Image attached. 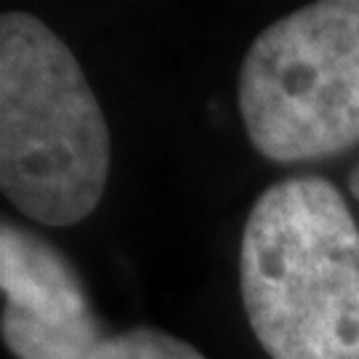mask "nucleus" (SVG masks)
Listing matches in <instances>:
<instances>
[{
	"instance_id": "nucleus-4",
	"label": "nucleus",
	"mask_w": 359,
	"mask_h": 359,
	"mask_svg": "<svg viewBox=\"0 0 359 359\" xmlns=\"http://www.w3.org/2000/svg\"><path fill=\"white\" fill-rule=\"evenodd\" d=\"M0 335L13 359H88L107 333L88 287L46 237L3 218Z\"/></svg>"
},
{
	"instance_id": "nucleus-2",
	"label": "nucleus",
	"mask_w": 359,
	"mask_h": 359,
	"mask_svg": "<svg viewBox=\"0 0 359 359\" xmlns=\"http://www.w3.org/2000/svg\"><path fill=\"white\" fill-rule=\"evenodd\" d=\"M112 136L75 53L25 11L0 16V189L22 216L72 226L99 208Z\"/></svg>"
},
{
	"instance_id": "nucleus-6",
	"label": "nucleus",
	"mask_w": 359,
	"mask_h": 359,
	"mask_svg": "<svg viewBox=\"0 0 359 359\" xmlns=\"http://www.w3.org/2000/svg\"><path fill=\"white\" fill-rule=\"evenodd\" d=\"M348 189H351L354 200L359 203V160H357V165L348 170Z\"/></svg>"
},
{
	"instance_id": "nucleus-5",
	"label": "nucleus",
	"mask_w": 359,
	"mask_h": 359,
	"mask_svg": "<svg viewBox=\"0 0 359 359\" xmlns=\"http://www.w3.org/2000/svg\"><path fill=\"white\" fill-rule=\"evenodd\" d=\"M88 359H208L192 344L154 327H133L107 335Z\"/></svg>"
},
{
	"instance_id": "nucleus-3",
	"label": "nucleus",
	"mask_w": 359,
	"mask_h": 359,
	"mask_svg": "<svg viewBox=\"0 0 359 359\" xmlns=\"http://www.w3.org/2000/svg\"><path fill=\"white\" fill-rule=\"evenodd\" d=\"M237 104L261 157L317 163L359 144V0H320L250 43Z\"/></svg>"
},
{
	"instance_id": "nucleus-1",
	"label": "nucleus",
	"mask_w": 359,
	"mask_h": 359,
	"mask_svg": "<svg viewBox=\"0 0 359 359\" xmlns=\"http://www.w3.org/2000/svg\"><path fill=\"white\" fill-rule=\"evenodd\" d=\"M240 293L271 359H359V224L335 184L290 176L261 192L240 240Z\"/></svg>"
}]
</instances>
